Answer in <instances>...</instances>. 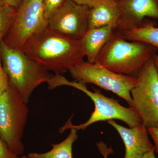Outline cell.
I'll use <instances>...</instances> for the list:
<instances>
[{
    "label": "cell",
    "mask_w": 158,
    "mask_h": 158,
    "mask_svg": "<svg viewBox=\"0 0 158 158\" xmlns=\"http://www.w3.org/2000/svg\"><path fill=\"white\" fill-rule=\"evenodd\" d=\"M47 70L61 74L84 61L85 53L79 40L47 27L34 34L20 49Z\"/></svg>",
    "instance_id": "obj_1"
},
{
    "label": "cell",
    "mask_w": 158,
    "mask_h": 158,
    "mask_svg": "<svg viewBox=\"0 0 158 158\" xmlns=\"http://www.w3.org/2000/svg\"><path fill=\"white\" fill-rule=\"evenodd\" d=\"M157 51L146 43L128 40L121 32L113 30L95 62L113 72L137 77Z\"/></svg>",
    "instance_id": "obj_2"
},
{
    "label": "cell",
    "mask_w": 158,
    "mask_h": 158,
    "mask_svg": "<svg viewBox=\"0 0 158 158\" xmlns=\"http://www.w3.org/2000/svg\"><path fill=\"white\" fill-rule=\"evenodd\" d=\"M0 53L9 87L18 92L26 103L36 88L43 83H48L54 76L21 50L11 47L3 39Z\"/></svg>",
    "instance_id": "obj_3"
},
{
    "label": "cell",
    "mask_w": 158,
    "mask_h": 158,
    "mask_svg": "<svg viewBox=\"0 0 158 158\" xmlns=\"http://www.w3.org/2000/svg\"><path fill=\"white\" fill-rule=\"evenodd\" d=\"M48 88L53 89L61 86H69L81 90L93 102L94 110L88 121L85 123L73 125L69 119L61 128L62 132L69 129L85 130L90 125L98 122L118 119L124 122L130 128L133 127L142 123L138 112L133 107L127 108L121 106L117 100L105 96L95 88L92 92L87 89L85 84L80 82H70L60 74H56L48 82Z\"/></svg>",
    "instance_id": "obj_4"
},
{
    "label": "cell",
    "mask_w": 158,
    "mask_h": 158,
    "mask_svg": "<svg viewBox=\"0 0 158 158\" xmlns=\"http://www.w3.org/2000/svg\"><path fill=\"white\" fill-rule=\"evenodd\" d=\"M29 113L27 104L14 88H9L0 95V137L13 153L22 155V142Z\"/></svg>",
    "instance_id": "obj_5"
},
{
    "label": "cell",
    "mask_w": 158,
    "mask_h": 158,
    "mask_svg": "<svg viewBox=\"0 0 158 158\" xmlns=\"http://www.w3.org/2000/svg\"><path fill=\"white\" fill-rule=\"evenodd\" d=\"M73 79L83 84H92L113 92L124 99L131 107L133 102L131 91L135 86L137 77L113 72L97 62L83 61L69 69Z\"/></svg>",
    "instance_id": "obj_6"
},
{
    "label": "cell",
    "mask_w": 158,
    "mask_h": 158,
    "mask_svg": "<svg viewBox=\"0 0 158 158\" xmlns=\"http://www.w3.org/2000/svg\"><path fill=\"white\" fill-rule=\"evenodd\" d=\"M131 93L133 108L144 126L158 128V74L152 58L138 74Z\"/></svg>",
    "instance_id": "obj_7"
},
{
    "label": "cell",
    "mask_w": 158,
    "mask_h": 158,
    "mask_svg": "<svg viewBox=\"0 0 158 158\" xmlns=\"http://www.w3.org/2000/svg\"><path fill=\"white\" fill-rule=\"evenodd\" d=\"M47 27L43 0H23L16 9L8 40L4 41L11 47L20 49L31 36Z\"/></svg>",
    "instance_id": "obj_8"
},
{
    "label": "cell",
    "mask_w": 158,
    "mask_h": 158,
    "mask_svg": "<svg viewBox=\"0 0 158 158\" xmlns=\"http://www.w3.org/2000/svg\"><path fill=\"white\" fill-rule=\"evenodd\" d=\"M87 6L67 0L48 20V27L57 33L79 40L88 31Z\"/></svg>",
    "instance_id": "obj_9"
},
{
    "label": "cell",
    "mask_w": 158,
    "mask_h": 158,
    "mask_svg": "<svg viewBox=\"0 0 158 158\" xmlns=\"http://www.w3.org/2000/svg\"><path fill=\"white\" fill-rule=\"evenodd\" d=\"M119 11L116 31L123 32L142 25L145 18L158 19V0H115Z\"/></svg>",
    "instance_id": "obj_10"
},
{
    "label": "cell",
    "mask_w": 158,
    "mask_h": 158,
    "mask_svg": "<svg viewBox=\"0 0 158 158\" xmlns=\"http://www.w3.org/2000/svg\"><path fill=\"white\" fill-rule=\"evenodd\" d=\"M108 122L117 131L124 143V158H142L145 154L154 148L148 137L147 128L142 123L128 128L113 120H108Z\"/></svg>",
    "instance_id": "obj_11"
},
{
    "label": "cell",
    "mask_w": 158,
    "mask_h": 158,
    "mask_svg": "<svg viewBox=\"0 0 158 158\" xmlns=\"http://www.w3.org/2000/svg\"><path fill=\"white\" fill-rule=\"evenodd\" d=\"M111 26L89 28L79 40L80 46L85 53L87 62L94 63L113 33Z\"/></svg>",
    "instance_id": "obj_12"
},
{
    "label": "cell",
    "mask_w": 158,
    "mask_h": 158,
    "mask_svg": "<svg viewBox=\"0 0 158 158\" xmlns=\"http://www.w3.org/2000/svg\"><path fill=\"white\" fill-rule=\"evenodd\" d=\"M120 15V11L115 0H103L101 4L89 9L88 28L111 26L113 30H116Z\"/></svg>",
    "instance_id": "obj_13"
},
{
    "label": "cell",
    "mask_w": 158,
    "mask_h": 158,
    "mask_svg": "<svg viewBox=\"0 0 158 158\" xmlns=\"http://www.w3.org/2000/svg\"><path fill=\"white\" fill-rule=\"evenodd\" d=\"M70 132L64 141L59 144H52V148L45 153H30L29 158H73V145L78 138L77 131L71 128Z\"/></svg>",
    "instance_id": "obj_14"
},
{
    "label": "cell",
    "mask_w": 158,
    "mask_h": 158,
    "mask_svg": "<svg viewBox=\"0 0 158 158\" xmlns=\"http://www.w3.org/2000/svg\"><path fill=\"white\" fill-rule=\"evenodd\" d=\"M125 39L130 41L146 43L158 50V27L152 23L143 22L138 28L121 32Z\"/></svg>",
    "instance_id": "obj_15"
},
{
    "label": "cell",
    "mask_w": 158,
    "mask_h": 158,
    "mask_svg": "<svg viewBox=\"0 0 158 158\" xmlns=\"http://www.w3.org/2000/svg\"><path fill=\"white\" fill-rule=\"evenodd\" d=\"M16 9L5 4L0 8V38H2L12 25Z\"/></svg>",
    "instance_id": "obj_16"
},
{
    "label": "cell",
    "mask_w": 158,
    "mask_h": 158,
    "mask_svg": "<svg viewBox=\"0 0 158 158\" xmlns=\"http://www.w3.org/2000/svg\"><path fill=\"white\" fill-rule=\"evenodd\" d=\"M67 0H43L44 16L47 20L49 19L65 3Z\"/></svg>",
    "instance_id": "obj_17"
},
{
    "label": "cell",
    "mask_w": 158,
    "mask_h": 158,
    "mask_svg": "<svg viewBox=\"0 0 158 158\" xmlns=\"http://www.w3.org/2000/svg\"><path fill=\"white\" fill-rule=\"evenodd\" d=\"M2 38H0V45ZM9 88V81L3 69L0 53V95Z\"/></svg>",
    "instance_id": "obj_18"
},
{
    "label": "cell",
    "mask_w": 158,
    "mask_h": 158,
    "mask_svg": "<svg viewBox=\"0 0 158 158\" xmlns=\"http://www.w3.org/2000/svg\"><path fill=\"white\" fill-rule=\"evenodd\" d=\"M0 158H20L9 149L8 145L0 137Z\"/></svg>",
    "instance_id": "obj_19"
},
{
    "label": "cell",
    "mask_w": 158,
    "mask_h": 158,
    "mask_svg": "<svg viewBox=\"0 0 158 158\" xmlns=\"http://www.w3.org/2000/svg\"><path fill=\"white\" fill-rule=\"evenodd\" d=\"M79 5L87 6L91 8L96 6L102 2L103 0H72Z\"/></svg>",
    "instance_id": "obj_20"
},
{
    "label": "cell",
    "mask_w": 158,
    "mask_h": 158,
    "mask_svg": "<svg viewBox=\"0 0 158 158\" xmlns=\"http://www.w3.org/2000/svg\"><path fill=\"white\" fill-rule=\"evenodd\" d=\"M147 130L148 134L151 136L154 142L155 152L158 153V128H148Z\"/></svg>",
    "instance_id": "obj_21"
},
{
    "label": "cell",
    "mask_w": 158,
    "mask_h": 158,
    "mask_svg": "<svg viewBox=\"0 0 158 158\" xmlns=\"http://www.w3.org/2000/svg\"><path fill=\"white\" fill-rule=\"evenodd\" d=\"M5 3L16 9L19 7L23 0H4Z\"/></svg>",
    "instance_id": "obj_22"
},
{
    "label": "cell",
    "mask_w": 158,
    "mask_h": 158,
    "mask_svg": "<svg viewBox=\"0 0 158 158\" xmlns=\"http://www.w3.org/2000/svg\"><path fill=\"white\" fill-rule=\"evenodd\" d=\"M98 146L99 148L100 151L104 157V158H107L108 155L110 153V149H108L105 144L102 143L98 144Z\"/></svg>",
    "instance_id": "obj_23"
},
{
    "label": "cell",
    "mask_w": 158,
    "mask_h": 158,
    "mask_svg": "<svg viewBox=\"0 0 158 158\" xmlns=\"http://www.w3.org/2000/svg\"><path fill=\"white\" fill-rule=\"evenodd\" d=\"M142 158H156L155 155L154 148L152 150L149 152L145 154Z\"/></svg>",
    "instance_id": "obj_24"
},
{
    "label": "cell",
    "mask_w": 158,
    "mask_h": 158,
    "mask_svg": "<svg viewBox=\"0 0 158 158\" xmlns=\"http://www.w3.org/2000/svg\"><path fill=\"white\" fill-rule=\"evenodd\" d=\"M152 60L158 74V55L156 54H155L152 57Z\"/></svg>",
    "instance_id": "obj_25"
},
{
    "label": "cell",
    "mask_w": 158,
    "mask_h": 158,
    "mask_svg": "<svg viewBox=\"0 0 158 158\" xmlns=\"http://www.w3.org/2000/svg\"><path fill=\"white\" fill-rule=\"evenodd\" d=\"M5 4L6 3L4 2V0H0V8H2Z\"/></svg>",
    "instance_id": "obj_26"
},
{
    "label": "cell",
    "mask_w": 158,
    "mask_h": 158,
    "mask_svg": "<svg viewBox=\"0 0 158 158\" xmlns=\"http://www.w3.org/2000/svg\"><path fill=\"white\" fill-rule=\"evenodd\" d=\"M21 158H29L28 157H27V156L25 155L23 156Z\"/></svg>",
    "instance_id": "obj_27"
}]
</instances>
